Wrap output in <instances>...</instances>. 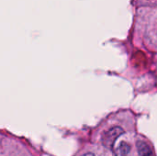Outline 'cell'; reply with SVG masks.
<instances>
[{"instance_id": "cell-1", "label": "cell", "mask_w": 157, "mask_h": 156, "mask_svg": "<svg viewBox=\"0 0 157 156\" xmlns=\"http://www.w3.org/2000/svg\"><path fill=\"white\" fill-rule=\"evenodd\" d=\"M123 133V131L120 127H114L107 131L103 137V143L108 148H112L115 141Z\"/></svg>"}, {"instance_id": "cell-2", "label": "cell", "mask_w": 157, "mask_h": 156, "mask_svg": "<svg viewBox=\"0 0 157 156\" xmlns=\"http://www.w3.org/2000/svg\"><path fill=\"white\" fill-rule=\"evenodd\" d=\"M129 152H130V146L126 143H121L119 148H117L115 154L116 156H127Z\"/></svg>"}, {"instance_id": "cell-3", "label": "cell", "mask_w": 157, "mask_h": 156, "mask_svg": "<svg viewBox=\"0 0 157 156\" xmlns=\"http://www.w3.org/2000/svg\"><path fill=\"white\" fill-rule=\"evenodd\" d=\"M138 148H139V154L141 156H153L150 148L144 143H140L138 144Z\"/></svg>"}, {"instance_id": "cell-4", "label": "cell", "mask_w": 157, "mask_h": 156, "mask_svg": "<svg viewBox=\"0 0 157 156\" xmlns=\"http://www.w3.org/2000/svg\"><path fill=\"white\" fill-rule=\"evenodd\" d=\"M83 156H95V155H94L93 154H90V153H89V154H84Z\"/></svg>"}]
</instances>
